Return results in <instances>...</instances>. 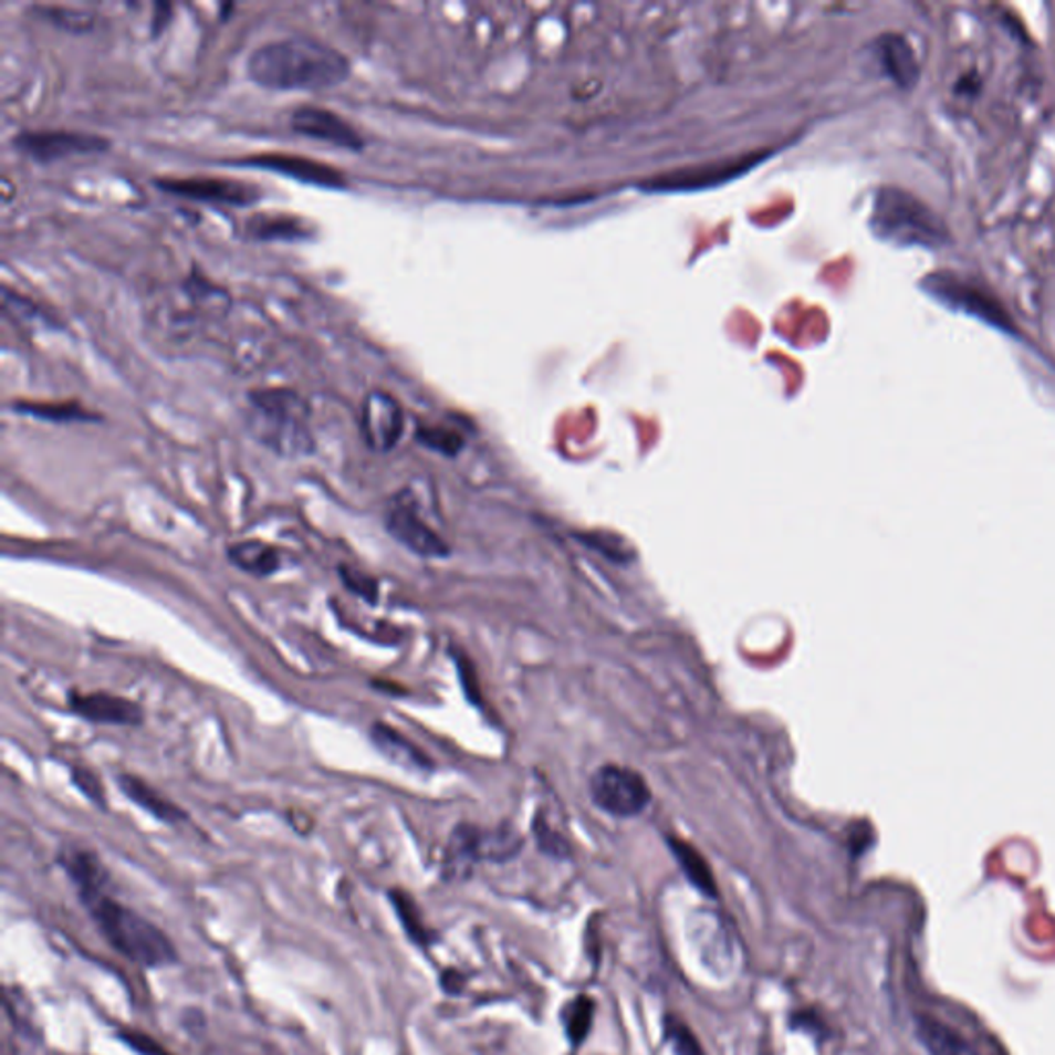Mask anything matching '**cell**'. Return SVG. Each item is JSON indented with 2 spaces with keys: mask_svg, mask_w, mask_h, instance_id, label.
<instances>
[{
  "mask_svg": "<svg viewBox=\"0 0 1055 1055\" xmlns=\"http://www.w3.org/2000/svg\"><path fill=\"white\" fill-rule=\"evenodd\" d=\"M258 87L272 91H322L351 75V61L312 35H289L258 45L246 64Z\"/></svg>",
  "mask_w": 1055,
  "mask_h": 1055,
  "instance_id": "1",
  "label": "cell"
},
{
  "mask_svg": "<svg viewBox=\"0 0 1055 1055\" xmlns=\"http://www.w3.org/2000/svg\"><path fill=\"white\" fill-rule=\"evenodd\" d=\"M79 892L100 932L126 959L143 967L176 963L178 952L166 932L138 916L130 907L107 897L104 892V880L79 887Z\"/></svg>",
  "mask_w": 1055,
  "mask_h": 1055,
  "instance_id": "2",
  "label": "cell"
},
{
  "mask_svg": "<svg viewBox=\"0 0 1055 1055\" xmlns=\"http://www.w3.org/2000/svg\"><path fill=\"white\" fill-rule=\"evenodd\" d=\"M310 417L307 400L291 388H258L248 393V431L283 458H302L316 450Z\"/></svg>",
  "mask_w": 1055,
  "mask_h": 1055,
  "instance_id": "3",
  "label": "cell"
},
{
  "mask_svg": "<svg viewBox=\"0 0 1055 1055\" xmlns=\"http://www.w3.org/2000/svg\"><path fill=\"white\" fill-rule=\"evenodd\" d=\"M873 226L885 240L905 246L942 248L950 242L949 227L918 198L899 188L878 192Z\"/></svg>",
  "mask_w": 1055,
  "mask_h": 1055,
  "instance_id": "4",
  "label": "cell"
},
{
  "mask_svg": "<svg viewBox=\"0 0 1055 1055\" xmlns=\"http://www.w3.org/2000/svg\"><path fill=\"white\" fill-rule=\"evenodd\" d=\"M522 847L513 831H483L472 825L456 827L443 858V873L450 878L464 876L479 859H510Z\"/></svg>",
  "mask_w": 1055,
  "mask_h": 1055,
  "instance_id": "5",
  "label": "cell"
},
{
  "mask_svg": "<svg viewBox=\"0 0 1055 1055\" xmlns=\"http://www.w3.org/2000/svg\"><path fill=\"white\" fill-rule=\"evenodd\" d=\"M592 802L610 816L634 818L651 802L646 780L623 765H604L589 780Z\"/></svg>",
  "mask_w": 1055,
  "mask_h": 1055,
  "instance_id": "6",
  "label": "cell"
},
{
  "mask_svg": "<svg viewBox=\"0 0 1055 1055\" xmlns=\"http://www.w3.org/2000/svg\"><path fill=\"white\" fill-rule=\"evenodd\" d=\"M15 152L23 153L38 164H54L81 155L107 152L109 140L81 130H23L13 136Z\"/></svg>",
  "mask_w": 1055,
  "mask_h": 1055,
  "instance_id": "7",
  "label": "cell"
},
{
  "mask_svg": "<svg viewBox=\"0 0 1055 1055\" xmlns=\"http://www.w3.org/2000/svg\"><path fill=\"white\" fill-rule=\"evenodd\" d=\"M386 528L393 539L419 557L441 558L450 555V546L422 520L408 491L398 493L390 501L386 510Z\"/></svg>",
  "mask_w": 1055,
  "mask_h": 1055,
  "instance_id": "8",
  "label": "cell"
},
{
  "mask_svg": "<svg viewBox=\"0 0 1055 1055\" xmlns=\"http://www.w3.org/2000/svg\"><path fill=\"white\" fill-rule=\"evenodd\" d=\"M155 186L174 197L226 205V207H250L257 205L262 190L243 180L219 178V176H192V178H157Z\"/></svg>",
  "mask_w": 1055,
  "mask_h": 1055,
  "instance_id": "9",
  "label": "cell"
},
{
  "mask_svg": "<svg viewBox=\"0 0 1055 1055\" xmlns=\"http://www.w3.org/2000/svg\"><path fill=\"white\" fill-rule=\"evenodd\" d=\"M405 412L393 394L372 390L362 403V434L376 452H390L403 438Z\"/></svg>",
  "mask_w": 1055,
  "mask_h": 1055,
  "instance_id": "10",
  "label": "cell"
},
{
  "mask_svg": "<svg viewBox=\"0 0 1055 1055\" xmlns=\"http://www.w3.org/2000/svg\"><path fill=\"white\" fill-rule=\"evenodd\" d=\"M240 164H243V166L260 167V169H269V171L286 176V178H291V180L312 184V186H320V188H331V190H343V188H347V178H345V174H343L341 169H336V167L331 166V164L317 161V159L303 157V155L258 153V155L243 157V159H240Z\"/></svg>",
  "mask_w": 1055,
  "mask_h": 1055,
  "instance_id": "11",
  "label": "cell"
},
{
  "mask_svg": "<svg viewBox=\"0 0 1055 1055\" xmlns=\"http://www.w3.org/2000/svg\"><path fill=\"white\" fill-rule=\"evenodd\" d=\"M291 128L297 135L331 143L334 147L362 152L365 138L362 133L338 112L320 106H300L291 114Z\"/></svg>",
  "mask_w": 1055,
  "mask_h": 1055,
  "instance_id": "12",
  "label": "cell"
},
{
  "mask_svg": "<svg viewBox=\"0 0 1055 1055\" xmlns=\"http://www.w3.org/2000/svg\"><path fill=\"white\" fill-rule=\"evenodd\" d=\"M71 709L87 722L112 725H138L145 720V711L130 699L118 694H71Z\"/></svg>",
  "mask_w": 1055,
  "mask_h": 1055,
  "instance_id": "13",
  "label": "cell"
},
{
  "mask_svg": "<svg viewBox=\"0 0 1055 1055\" xmlns=\"http://www.w3.org/2000/svg\"><path fill=\"white\" fill-rule=\"evenodd\" d=\"M928 289L938 295V300H944L954 307H961L975 316L983 317L985 322H992L994 326L1000 328L1009 326V317L1000 310L997 303L988 300V295L978 291L975 286L961 283L959 279H947V276L928 279Z\"/></svg>",
  "mask_w": 1055,
  "mask_h": 1055,
  "instance_id": "14",
  "label": "cell"
},
{
  "mask_svg": "<svg viewBox=\"0 0 1055 1055\" xmlns=\"http://www.w3.org/2000/svg\"><path fill=\"white\" fill-rule=\"evenodd\" d=\"M876 54L882 64V71L890 76V81L901 87L911 90L920 81V62L911 44L899 33H885L876 40Z\"/></svg>",
  "mask_w": 1055,
  "mask_h": 1055,
  "instance_id": "15",
  "label": "cell"
},
{
  "mask_svg": "<svg viewBox=\"0 0 1055 1055\" xmlns=\"http://www.w3.org/2000/svg\"><path fill=\"white\" fill-rule=\"evenodd\" d=\"M246 233L260 242H303L314 236V229L291 212H257L248 219Z\"/></svg>",
  "mask_w": 1055,
  "mask_h": 1055,
  "instance_id": "16",
  "label": "cell"
},
{
  "mask_svg": "<svg viewBox=\"0 0 1055 1055\" xmlns=\"http://www.w3.org/2000/svg\"><path fill=\"white\" fill-rule=\"evenodd\" d=\"M118 785H121L122 794L126 798L135 802L136 806H140L145 813L152 814L157 821L176 825V823H181L186 818V813L181 811L178 804H174L171 800L161 796L155 787H152L147 782H143L136 775L121 773Z\"/></svg>",
  "mask_w": 1055,
  "mask_h": 1055,
  "instance_id": "17",
  "label": "cell"
},
{
  "mask_svg": "<svg viewBox=\"0 0 1055 1055\" xmlns=\"http://www.w3.org/2000/svg\"><path fill=\"white\" fill-rule=\"evenodd\" d=\"M227 557L238 570L257 577L274 575L281 570V563H283L281 551L262 541H242V543L231 544L227 549Z\"/></svg>",
  "mask_w": 1055,
  "mask_h": 1055,
  "instance_id": "18",
  "label": "cell"
},
{
  "mask_svg": "<svg viewBox=\"0 0 1055 1055\" xmlns=\"http://www.w3.org/2000/svg\"><path fill=\"white\" fill-rule=\"evenodd\" d=\"M372 740L377 751L388 756L396 765L407 770H429V759L390 725L382 722L372 725Z\"/></svg>",
  "mask_w": 1055,
  "mask_h": 1055,
  "instance_id": "19",
  "label": "cell"
},
{
  "mask_svg": "<svg viewBox=\"0 0 1055 1055\" xmlns=\"http://www.w3.org/2000/svg\"><path fill=\"white\" fill-rule=\"evenodd\" d=\"M666 842L672 849V856L679 861L682 875L687 876V880L693 885L694 889L708 895V897H718V885H715V878H713V873L709 868L708 859L703 858L693 845L685 842V839L668 837Z\"/></svg>",
  "mask_w": 1055,
  "mask_h": 1055,
  "instance_id": "20",
  "label": "cell"
},
{
  "mask_svg": "<svg viewBox=\"0 0 1055 1055\" xmlns=\"http://www.w3.org/2000/svg\"><path fill=\"white\" fill-rule=\"evenodd\" d=\"M918 1037L928 1055H978L969 1041L934 1019H918Z\"/></svg>",
  "mask_w": 1055,
  "mask_h": 1055,
  "instance_id": "21",
  "label": "cell"
},
{
  "mask_svg": "<svg viewBox=\"0 0 1055 1055\" xmlns=\"http://www.w3.org/2000/svg\"><path fill=\"white\" fill-rule=\"evenodd\" d=\"M11 408L19 415H30L35 419L52 422H95L100 421V415L93 410H87L76 400H64V403H35V400H15Z\"/></svg>",
  "mask_w": 1055,
  "mask_h": 1055,
  "instance_id": "22",
  "label": "cell"
},
{
  "mask_svg": "<svg viewBox=\"0 0 1055 1055\" xmlns=\"http://www.w3.org/2000/svg\"><path fill=\"white\" fill-rule=\"evenodd\" d=\"M594 1012H596V1004L589 995H577V997H573L570 1004H565L563 1025H565L567 1040L572 1041L573 1047L582 1045L588 1037L589 1028L594 1023Z\"/></svg>",
  "mask_w": 1055,
  "mask_h": 1055,
  "instance_id": "23",
  "label": "cell"
},
{
  "mask_svg": "<svg viewBox=\"0 0 1055 1055\" xmlns=\"http://www.w3.org/2000/svg\"><path fill=\"white\" fill-rule=\"evenodd\" d=\"M40 19L48 23L61 28V30L90 31L95 25V15L87 9H73V7H48V4H38L31 9Z\"/></svg>",
  "mask_w": 1055,
  "mask_h": 1055,
  "instance_id": "24",
  "label": "cell"
},
{
  "mask_svg": "<svg viewBox=\"0 0 1055 1055\" xmlns=\"http://www.w3.org/2000/svg\"><path fill=\"white\" fill-rule=\"evenodd\" d=\"M390 899H393L394 909H396L398 918L403 921L405 930H407L408 936L412 938V942H417V944H429V942H431V934H429L427 928L422 926L419 907L412 901V897H408L405 890L393 889L390 890Z\"/></svg>",
  "mask_w": 1055,
  "mask_h": 1055,
  "instance_id": "25",
  "label": "cell"
},
{
  "mask_svg": "<svg viewBox=\"0 0 1055 1055\" xmlns=\"http://www.w3.org/2000/svg\"><path fill=\"white\" fill-rule=\"evenodd\" d=\"M664 1037L677 1055H706L693 1031L677 1016L664 1019Z\"/></svg>",
  "mask_w": 1055,
  "mask_h": 1055,
  "instance_id": "26",
  "label": "cell"
},
{
  "mask_svg": "<svg viewBox=\"0 0 1055 1055\" xmlns=\"http://www.w3.org/2000/svg\"><path fill=\"white\" fill-rule=\"evenodd\" d=\"M417 439L421 441L422 446H427L431 450H438L441 453H448V456H453L462 448V438L456 431H450L446 427H419Z\"/></svg>",
  "mask_w": 1055,
  "mask_h": 1055,
  "instance_id": "27",
  "label": "cell"
},
{
  "mask_svg": "<svg viewBox=\"0 0 1055 1055\" xmlns=\"http://www.w3.org/2000/svg\"><path fill=\"white\" fill-rule=\"evenodd\" d=\"M338 573H341L345 586H347L351 592H355L357 596H362V598H365L369 604L376 603L377 584L374 577H369V575H365V573L362 572H355L353 567H341Z\"/></svg>",
  "mask_w": 1055,
  "mask_h": 1055,
  "instance_id": "28",
  "label": "cell"
},
{
  "mask_svg": "<svg viewBox=\"0 0 1055 1055\" xmlns=\"http://www.w3.org/2000/svg\"><path fill=\"white\" fill-rule=\"evenodd\" d=\"M73 780H75L76 787H79L91 802L104 804L106 796H104V790H102V785H100L102 782H100L90 770L79 767V770L73 771Z\"/></svg>",
  "mask_w": 1055,
  "mask_h": 1055,
  "instance_id": "29",
  "label": "cell"
},
{
  "mask_svg": "<svg viewBox=\"0 0 1055 1055\" xmlns=\"http://www.w3.org/2000/svg\"><path fill=\"white\" fill-rule=\"evenodd\" d=\"M122 1041L128 1043L135 1052L143 1055H171L167 1049H164L157 1041L153 1037H147L143 1033H136V1031H126V1033H121Z\"/></svg>",
  "mask_w": 1055,
  "mask_h": 1055,
  "instance_id": "30",
  "label": "cell"
}]
</instances>
